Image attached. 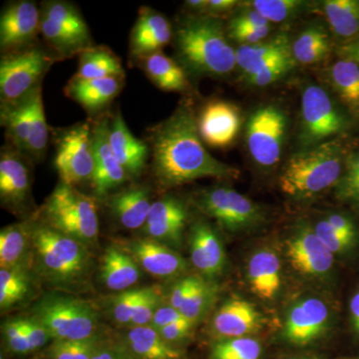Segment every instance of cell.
Returning <instances> with one entry per match:
<instances>
[{
  "mask_svg": "<svg viewBox=\"0 0 359 359\" xmlns=\"http://www.w3.org/2000/svg\"><path fill=\"white\" fill-rule=\"evenodd\" d=\"M226 36L218 18H188L177 28V51L184 65L196 74L226 76L237 67L236 50Z\"/></svg>",
  "mask_w": 359,
  "mask_h": 359,
  "instance_id": "cell-3",
  "label": "cell"
},
{
  "mask_svg": "<svg viewBox=\"0 0 359 359\" xmlns=\"http://www.w3.org/2000/svg\"><path fill=\"white\" fill-rule=\"evenodd\" d=\"M184 318H186L185 316L173 306H163V308L157 309L151 323H152V327L159 330L160 328L176 323V321L184 320Z\"/></svg>",
  "mask_w": 359,
  "mask_h": 359,
  "instance_id": "cell-52",
  "label": "cell"
},
{
  "mask_svg": "<svg viewBox=\"0 0 359 359\" xmlns=\"http://www.w3.org/2000/svg\"><path fill=\"white\" fill-rule=\"evenodd\" d=\"M1 359H4V358H1Z\"/></svg>",
  "mask_w": 359,
  "mask_h": 359,
  "instance_id": "cell-63",
  "label": "cell"
},
{
  "mask_svg": "<svg viewBox=\"0 0 359 359\" xmlns=\"http://www.w3.org/2000/svg\"><path fill=\"white\" fill-rule=\"evenodd\" d=\"M54 164L62 183L75 186L92 181L95 167L93 138L86 123L68 129L59 138Z\"/></svg>",
  "mask_w": 359,
  "mask_h": 359,
  "instance_id": "cell-11",
  "label": "cell"
},
{
  "mask_svg": "<svg viewBox=\"0 0 359 359\" xmlns=\"http://www.w3.org/2000/svg\"><path fill=\"white\" fill-rule=\"evenodd\" d=\"M193 323L192 321L184 318V320L176 321V323L160 328L158 332L161 337L167 341H176V340L184 339L188 335Z\"/></svg>",
  "mask_w": 359,
  "mask_h": 359,
  "instance_id": "cell-50",
  "label": "cell"
},
{
  "mask_svg": "<svg viewBox=\"0 0 359 359\" xmlns=\"http://www.w3.org/2000/svg\"><path fill=\"white\" fill-rule=\"evenodd\" d=\"M271 30V25L266 26V27L255 28V29L242 30L229 33L231 39L236 40L241 45H252L259 43L266 39L269 32Z\"/></svg>",
  "mask_w": 359,
  "mask_h": 359,
  "instance_id": "cell-49",
  "label": "cell"
},
{
  "mask_svg": "<svg viewBox=\"0 0 359 359\" xmlns=\"http://www.w3.org/2000/svg\"><path fill=\"white\" fill-rule=\"evenodd\" d=\"M292 53V43L285 33L259 43L241 45L236 49L237 68L243 79L261 69L271 61Z\"/></svg>",
  "mask_w": 359,
  "mask_h": 359,
  "instance_id": "cell-24",
  "label": "cell"
},
{
  "mask_svg": "<svg viewBox=\"0 0 359 359\" xmlns=\"http://www.w3.org/2000/svg\"><path fill=\"white\" fill-rule=\"evenodd\" d=\"M247 278L252 294L263 301H273L282 287L280 257L269 249L257 250L248 263Z\"/></svg>",
  "mask_w": 359,
  "mask_h": 359,
  "instance_id": "cell-20",
  "label": "cell"
},
{
  "mask_svg": "<svg viewBox=\"0 0 359 359\" xmlns=\"http://www.w3.org/2000/svg\"><path fill=\"white\" fill-rule=\"evenodd\" d=\"M295 65L297 62H295L292 53L287 54L282 57L275 59L269 65H264L261 69L245 77L243 80L245 84L250 85V86L259 87V88L261 87L262 88V87L275 83L285 75L289 74L290 71L294 69Z\"/></svg>",
  "mask_w": 359,
  "mask_h": 359,
  "instance_id": "cell-42",
  "label": "cell"
},
{
  "mask_svg": "<svg viewBox=\"0 0 359 359\" xmlns=\"http://www.w3.org/2000/svg\"><path fill=\"white\" fill-rule=\"evenodd\" d=\"M198 127L205 144L214 148L228 147L240 132V111L226 101H211L203 108Z\"/></svg>",
  "mask_w": 359,
  "mask_h": 359,
  "instance_id": "cell-14",
  "label": "cell"
},
{
  "mask_svg": "<svg viewBox=\"0 0 359 359\" xmlns=\"http://www.w3.org/2000/svg\"><path fill=\"white\" fill-rule=\"evenodd\" d=\"M191 259L202 275L214 278L223 271L226 257L221 240L207 224H196L191 235Z\"/></svg>",
  "mask_w": 359,
  "mask_h": 359,
  "instance_id": "cell-22",
  "label": "cell"
},
{
  "mask_svg": "<svg viewBox=\"0 0 359 359\" xmlns=\"http://www.w3.org/2000/svg\"><path fill=\"white\" fill-rule=\"evenodd\" d=\"M237 6L236 0H209L205 11L212 14L226 13Z\"/></svg>",
  "mask_w": 359,
  "mask_h": 359,
  "instance_id": "cell-57",
  "label": "cell"
},
{
  "mask_svg": "<svg viewBox=\"0 0 359 359\" xmlns=\"http://www.w3.org/2000/svg\"><path fill=\"white\" fill-rule=\"evenodd\" d=\"M263 327L262 313L254 304L241 297H233L224 302L212 321L216 334L226 339L249 337Z\"/></svg>",
  "mask_w": 359,
  "mask_h": 359,
  "instance_id": "cell-16",
  "label": "cell"
},
{
  "mask_svg": "<svg viewBox=\"0 0 359 359\" xmlns=\"http://www.w3.org/2000/svg\"><path fill=\"white\" fill-rule=\"evenodd\" d=\"M210 301H211V290L202 280L194 278L192 289L179 311L185 316L187 320L195 323L205 313Z\"/></svg>",
  "mask_w": 359,
  "mask_h": 359,
  "instance_id": "cell-43",
  "label": "cell"
},
{
  "mask_svg": "<svg viewBox=\"0 0 359 359\" xmlns=\"http://www.w3.org/2000/svg\"><path fill=\"white\" fill-rule=\"evenodd\" d=\"M323 11L341 44L359 39V0H327Z\"/></svg>",
  "mask_w": 359,
  "mask_h": 359,
  "instance_id": "cell-29",
  "label": "cell"
},
{
  "mask_svg": "<svg viewBox=\"0 0 359 359\" xmlns=\"http://www.w3.org/2000/svg\"><path fill=\"white\" fill-rule=\"evenodd\" d=\"M348 154L339 138L290 156L278 179L280 190L294 200L316 197L339 183Z\"/></svg>",
  "mask_w": 359,
  "mask_h": 359,
  "instance_id": "cell-2",
  "label": "cell"
},
{
  "mask_svg": "<svg viewBox=\"0 0 359 359\" xmlns=\"http://www.w3.org/2000/svg\"><path fill=\"white\" fill-rule=\"evenodd\" d=\"M101 276L108 289L126 290L138 282L140 273L131 257L110 247L104 254Z\"/></svg>",
  "mask_w": 359,
  "mask_h": 359,
  "instance_id": "cell-30",
  "label": "cell"
},
{
  "mask_svg": "<svg viewBox=\"0 0 359 359\" xmlns=\"http://www.w3.org/2000/svg\"><path fill=\"white\" fill-rule=\"evenodd\" d=\"M35 89L18 102L4 104L2 108V124L14 145L21 151H25L29 139Z\"/></svg>",
  "mask_w": 359,
  "mask_h": 359,
  "instance_id": "cell-34",
  "label": "cell"
},
{
  "mask_svg": "<svg viewBox=\"0 0 359 359\" xmlns=\"http://www.w3.org/2000/svg\"><path fill=\"white\" fill-rule=\"evenodd\" d=\"M306 359H318V358H306Z\"/></svg>",
  "mask_w": 359,
  "mask_h": 359,
  "instance_id": "cell-62",
  "label": "cell"
},
{
  "mask_svg": "<svg viewBox=\"0 0 359 359\" xmlns=\"http://www.w3.org/2000/svg\"><path fill=\"white\" fill-rule=\"evenodd\" d=\"M172 39V26L163 14L144 8L131 33L132 52L141 57L161 52Z\"/></svg>",
  "mask_w": 359,
  "mask_h": 359,
  "instance_id": "cell-19",
  "label": "cell"
},
{
  "mask_svg": "<svg viewBox=\"0 0 359 359\" xmlns=\"http://www.w3.org/2000/svg\"><path fill=\"white\" fill-rule=\"evenodd\" d=\"M261 354V344L250 337L224 340L212 349L214 359H259Z\"/></svg>",
  "mask_w": 359,
  "mask_h": 359,
  "instance_id": "cell-41",
  "label": "cell"
},
{
  "mask_svg": "<svg viewBox=\"0 0 359 359\" xmlns=\"http://www.w3.org/2000/svg\"><path fill=\"white\" fill-rule=\"evenodd\" d=\"M32 242L47 271L62 280L81 273L85 264L82 243L50 226H39L32 233Z\"/></svg>",
  "mask_w": 359,
  "mask_h": 359,
  "instance_id": "cell-10",
  "label": "cell"
},
{
  "mask_svg": "<svg viewBox=\"0 0 359 359\" xmlns=\"http://www.w3.org/2000/svg\"><path fill=\"white\" fill-rule=\"evenodd\" d=\"M41 15L57 23L85 45L92 47L88 26L72 4L63 1L49 2L45 6Z\"/></svg>",
  "mask_w": 359,
  "mask_h": 359,
  "instance_id": "cell-36",
  "label": "cell"
},
{
  "mask_svg": "<svg viewBox=\"0 0 359 359\" xmlns=\"http://www.w3.org/2000/svg\"><path fill=\"white\" fill-rule=\"evenodd\" d=\"M92 359H122L117 354L110 353V351H102V353H97L95 356Z\"/></svg>",
  "mask_w": 359,
  "mask_h": 359,
  "instance_id": "cell-60",
  "label": "cell"
},
{
  "mask_svg": "<svg viewBox=\"0 0 359 359\" xmlns=\"http://www.w3.org/2000/svg\"><path fill=\"white\" fill-rule=\"evenodd\" d=\"M335 52L340 59L353 61L359 65V39L339 45Z\"/></svg>",
  "mask_w": 359,
  "mask_h": 359,
  "instance_id": "cell-55",
  "label": "cell"
},
{
  "mask_svg": "<svg viewBox=\"0 0 359 359\" xmlns=\"http://www.w3.org/2000/svg\"><path fill=\"white\" fill-rule=\"evenodd\" d=\"M158 294L155 290L146 289L145 294L139 302L135 309L131 323L135 327H145L148 323H152L156 311H157Z\"/></svg>",
  "mask_w": 359,
  "mask_h": 359,
  "instance_id": "cell-45",
  "label": "cell"
},
{
  "mask_svg": "<svg viewBox=\"0 0 359 359\" xmlns=\"http://www.w3.org/2000/svg\"><path fill=\"white\" fill-rule=\"evenodd\" d=\"M271 25L262 14L250 7L247 11H241L231 18L228 26L229 33L242 32V30L255 29Z\"/></svg>",
  "mask_w": 359,
  "mask_h": 359,
  "instance_id": "cell-46",
  "label": "cell"
},
{
  "mask_svg": "<svg viewBox=\"0 0 359 359\" xmlns=\"http://www.w3.org/2000/svg\"><path fill=\"white\" fill-rule=\"evenodd\" d=\"M128 340L131 348L143 359H177L178 351L172 348L154 327H135L130 330Z\"/></svg>",
  "mask_w": 359,
  "mask_h": 359,
  "instance_id": "cell-35",
  "label": "cell"
},
{
  "mask_svg": "<svg viewBox=\"0 0 359 359\" xmlns=\"http://www.w3.org/2000/svg\"><path fill=\"white\" fill-rule=\"evenodd\" d=\"M354 124L355 120L327 90L316 84L304 88L297 131L299 151L339 138L351 131Z\"/></svg>",
  "mask_w": 359,
  "mask_h": 359,
  "instance_id": "cell-4",
  "label": "cell"
},
{
  "mask_svg": "<svg viewBox=\"0 0 359 359\" xmlns=\"http://www.w3.org/2000/svg\"><path fill=\"white\" fill-rule=\"evenodd\" d=\"M96 353V342L92 337L84 340H78L74 359H92Z\"/></svg>",
  "mask_w": 359,
  "mask_h": 359,
  "instance_id": "cell-56",
  "label": "cell"
},
{
  "mask_svg": "<svg viewBox=\"0 0 359 359\" xmlns=\"http://www.w3.org/2000/svg\"><path fill=\"white\" fill-rule=\"evenodd\" d=\"M328 82L335 98L354 120L359 119V65L339 59L328 70Z\"/></svg>",
  "mask_w": 359,
  "mask_h": 359,
  "instance_id": "cell-26",
  "label": "cell"
},
{
  "mask_svg": "<svg viewBox=\"0 0 359 359\" xmlns=\"http://www.w3.org/2000/svg\"><path fill=\"white\" fill-rule=\"evenodd\" d=\"M109 122L101 121L92 132L94 148L93 183L94 190L99 197H103L116 187L122 185L128 173L116 159L109 143Z\"/></svg>",
  "mask_w": 359,
  "mask_h": 359,
  "instance_id": "cell-15",
  "label": "cell"
},
{
  "mask_svg": "<svg viewBox=\"0 0 359 359\" xmlns=\"http://www.w3.org/2000/svg\"><path fill=\"white\" fill-rule=\"evenodd\" d=\"M41 13L32 1H18L4 9L0 18L2 49L20 47L29 42L40 30Z\"/></svg>",
  "mask_w": 359,
  "mask_h": 359,
  "instance_id": "cell-17",
  "label": "cell"
},
{
  "mask_svg": "<svg viewBox=\"0 0 359 359\" xmlns=\"http://www.w3.org/2000/svg\"><path fill=\"white\" fill-rule=\"evenodd\" d=\"M193 283L194 278H186L177 283L170 295V306L180 311L185 302L189 292L192 289Z\"/></svg>",
  "mask_w": 359,
  "mask_h": 359,
  "instance_id": "cell-53",
  "label": "cell"
},
{
  "mask_svg": "<svg viewBox=\"0 0 359 359\" xmlns=\"http://www.w3.org/2000/svg\"><path fill=\"white\" fill-rule=\"evenodd\" d=\"M55 57L39 48L11 54L0 62V94L4 104L18 102L41 84Z\"/></svg>",
  "mask_w": 359,
  "mask_h": 359,
  "instance_id": "cell-9",
  "label": "cell"
},
{
  "mask_svg": "<svg viewBox=\"0 0 359 359\" xmlns=\"http://www.w3.org/2000/svg\"><path fill=\"white\" fill-rule=\"evenodd\" d=\"M123 77H108L101 79L71 80L67 85V95L85 109L97 111L108 105L122 88Z\"/></svg>",
  "mask_w": 359,
  "mask_h": 359,
  "instance_id": "cell-25",
  "label": "cell"
},
{
  "mask_svg": "<svg viewBox=\"0 0 359 359\" xmlns=\"http://www.w3.org/2000/svg\"><path fill=\"white\" fill-rule=\"evenodd\" d=\"M35 320L56 340L90 339L96 328V316L86 302L65 297H45L36 308Z\"/></svg>",
  "mask_w": 359,
  "mask_h": 359,
  "instance_id": "cell-6",
  "label": "cell"
},
{
  "mask_svg": "<svg viewBox=\"0 0 359 359\" xmlns=\"http://www.w3.org/2000/svg\"><path fill=\"white\" fill-rule=\"evenodd\" d=\"M334 196L339 202L359 215V148L347 154L344 174L335 186Z\"/></svg>",
  "mask_w": 359,
  "mask_h": 359,
  "instance_id": "cell-37",
  "label": "cell"
},
{
  "mask_svg": "<svg viewBox=\"0 0 359 359\" xmlns=\"http://www.w3.org/2000/svg\"><path fill=\"white\" fill-rule=\"evenodd\" d=\"M287 257L295 271L304 276H323L334 268V255L311 226H301L290 236Z\"/></svg>",
  "mask_w": 359,
  "mask_h": 359,
  "instance_id": "cell-12",
  "label": "cell"
},
{
  "mask_svg": "<svg viewBox=\"0 0 359 359\" xmlns=\"http://www.w3.org/2000/svg\"><path fill=\"white\" fill-rule=\"evenodd\" d=\"M125 72L120 59L105 47H90L80 55L79 67L74 79H101L123 77Z\"/></svg>",
  "mask_w": 359,
  "mask_h": 359,
  "instance_id": "cell-31",
  "label": "cell"
},
{
  "mask_svg": "<svg viewBox=\"0 0 359 359\" xmlns=\"http://www.w3.org/2000/svg\"><path fill=\"white\" fill-rule=\"evenodd\" d=\"M110 205L123 226L128 230H137L145 226L153 203L147 190L133 188L117 194Z\"/></svg>",
  "mask_w": 359,
  "mask_h": 359,
  "instance_id": "cell-28",
  "label": "cell"
},
{
  "mask_svg": "<svg viewBox=\"0 0 359 359\" xmlns=\"http://www.w3.org/2000/svg\"><path fill=\"white\" fill-rule=\"evenodd\" d=\"M144 69L148 76L165 91L184 92L189 89L185 71L162 52H156L144 57Z\"/></svg>",
  "mask_w": 359,
  "mask_h": 359,
  "instance_id": "cell-33",
  "label": "cell"
},
{
  "mask_svg": "<svg viewBox=\"0 0 359 359\" xmlns=\"http://www.w3.org/2000/svg\"><path fill=\"white\" fill-rule=\"evenodd\" d=\"M146 289L125 290L115 297L112 311L115 320L120 323H131L135 309L141 301Z\"/></svg>",
  "mask_w": 359,
  "mask_h": 359,
  "instance_id": "cell-44",
  "label": "cell"
},
{
  "mask_svg": "<svg viewBox=\"0 0 359 359\" xmlns=\"http://www.w3.org/2000/svg\"><path fill=\"white\" fill-rule=\"evenodd\" d=\"M0 287L11 290L21 299L25 297L28 290L25 276L15 269H0Z\"/></svg>",
  "mask_w": 359,
  "mask_h": 359,
  "instance_id": "cell-47",
  "label": "cell"
},
{
  "mask_svg": "<svg viewBox=\"0 0 359 359\" xmlns=\"http://www.w3.org/2000/svg\"><path fill=\"white\" fill-rule=\"evenodd\" d=\"M287 116L273 104L259 106L250 113L245 141L252 159L259 166H276L282 158L287 132Z\"/></svg>",
  "mask_w": 359,
  "mask_h": 359,
  "instance_id": "cell-7",
  "label": "cell"
},
{
  "mask_svg": "<svg viewBox=\"0 0 359 359\" xmlns=\"http://www.w3.org/2000/svg\"><path fill=\"white\" fill-rule=\"evenodd\" d=\"M348 359H359V356H356V358H348Z\"/></svg>",
  "mask_w": 359,
  "mask_h": 359,
  "instance_id": "cell-61",
  "label": "cell"
},
{
  "mask_svg": "<svg viewBox=\"0 0 359 359\" xmlns=\"http://www.w3.org/2000/svg\"><path fill=\"white\" fill-rule=\"evenodd\" d=\"M7 344L11 347V351L18 353H29L30 347L28 344L27 337H26L25 330H23V320H22V330L20 334L16 337H11V339H6Z\"/></svg>",
  "mask_w": 359,
  "mask_h": 359,
  "instance_id": "cell-58",
  "label": "cell"
},
{
  "mask_svg": "<svg viewBox=\"0 0 359 359\" xmlns=\"http://www.w3.org/2000/svg\"><path fill=\"white\" fill-rule=\"evenodd\" d=\"M29 171L20 156L4 151L0 158V196L6 203L20 204L29 191Z\"/></svg>",
  "mask_w": 359,
  "mask_h": 359,
  "instance_id": "cell-27",
  "label": "cell"
},
{
  "mask_svg": "<svg viewBox=\"0 0 359 359\" xmlns=\"http://www.w3.org/2000/svg\"><path fill=\"white\" fill-rule=\"evenodd\" d=\"M23 330H25L26 337H27L30 351H34V349L43 346L50 337L46 328L34 318L23 320Z\"/></svg>",
  "mask_w": 359,
  "mask_h": 359,
  "instance_id": "cell-48",
  "label": "cell"
},
{
  "mask_svg": "<svg viewBox=\"0 0 359 359\" xmlns=\"http://www.w3.org/2000/svg\"><path fill=\"white\" fill-rule=\"evenodd\" d=\"M248 6L262 14L269 23H280L299 16L308 4L299 0H254Z\"/></svg>",
  "mask_w": 359,
  "mask_h": 359,
  "instance_id": "cell-39",
  "label": "cell"
},
{
  "mask_svg": "<svg viewBox=\"0 0 359 359\" xmlns=\"http://www.w3.org/2000/svg\"><path fill=\"white\" fill-rule=\"evenodd\" d=\"M330 309L318 297L295 302L287 313L283 337L290 344L306 346L325 334L330 323Z\"/></svg>",
  "mask_w": 359,
  "mask_h": 359,
  "instance_id": "cell-13",
  "label": "cell"
},
{
  "mask_svg": "<svg viewBox=\"0 0 359 359\" xmlns=\"http://www.w3.org/2000/svg\"><path fill=\"white\" fill-rule=\"evenodd\" d=\"M47 143H48V125L45 117L41 85H39L34 91L29 139H28L25 152L33 157H40L46 150Z\"/></svg>",
  "mask_w": 359,
  "mask_h": 359,
  "instance_id": "cell-38",
  "label": "cell"
},
{
  "mask_svg": "<svg viewBox=\"0 0 359 359\" xmlns=\"http://www.w3.org/2000/svg\"><path fill=\"white\" fill-rule=\"evenodd\" d=\"M49 226L83 243L92 242L98 235L95 201L74 186L58 184L44 205Z\"/></svg>",
  "mask_w": 359,
  "mask_h": 359,
  "instance_id": "cell-5",
  "label": "cell"
},
{
  "mask_svg": "<svg viewBox=\"0 0 359 359\" xmlns=\"http://www.w3.org/2000/svg\"><path fill=\"white\" fill-rule=\"evenodd\" d=\"M197 204L208 216L231 233L252 230L266 221L261 205L229 187L218 186L203 191Z\"/></svg>",
  "mask_w": 359,
  "mask_h": 359,
  "instance_id": "cell-8",
  "label": "cell"
},
{
  "mask_svg": "<svg viewBox=\"0 0 359 359\" xmlns=\"http://www.w3.org/2000/svg\"><path fill=\"white\" fill-rule=\"evenodd\" d=\"M131 252L142 268L158 278H168L183 273L186 263L177 252L155 240L132 243Z\"/></svg>",
  "mask_w": 359,
  "mask_h": 359,
  "instance_id": "cell-23",
  "label": "cell"
},
{
  "mask_svg": "<svg viewBox=\"0 0 359 359\" xmlns=\"http://www.w3.org/2000/svg\"><path fill=\"white\" fill-rule=\"evenodd\" d=\"M153 169L161 185L175 187L201 178L237 179V168L212 157L203 144L198 121L189 106H180L156 127L152 138Z\"/></svg>",
  "mask_w": 359,
  "mask_h": 359,
  "instance_id": "cell-1",
  "label": "cell"
},
{
  "mask_svg": "<svg viewBox=\"0 0 359 359\" xmlns=\"http://www.w3.org/2000/svg\"><path fill=\"white\" fill-rule=\"evenodd\" d=\"M330 50V34L320 25L308 26L292 43V53L295 62L304 65L321 62L327 57Z\"/></svg>",
  "mask_w": 359,
  "mask_h": 359,
  "instance_id": "cell-32",
  "label": "cell"
},
{
  "mask_svg": "<svg viewBox=\"0 0 359 359\" xmlns=\"http://www.w3.org/2000/svg\"><path fill=\"white\" fill-rule=\"evenodd\" d=\"M26 233L20 226H11L0 233L1 269H14L25 254Z\"/></svg>",
  "mask_w": 359,
  "mask_h": 359,
  "instance_id": "cell-40",
  "label": "cell"
},
{
  "mask_svg": "<svg viewBox=\"0 0 359 359\" xmlns=\"http://www.w3.org/2000/svg\"><path fill=\"white\" fill-rule=\"evenodd\" d=\"M187 217L185 205L181 201L174 197L163 198L153 203L144 229L152 240L180 244Z\"/></svg>",
  "mask_w": 359,
  "mask_h": 359,
  "instance_id": "cell-18",
  "label": "cell"
},
{
  "mask_svg": "<svg viewBox=\"0 0 359 359\" xmlns=\"http://www.w3.org/2000/svg\"><path fill=\"white\" fill-rule=\"evenodd\" d=\"M208 1L209 0H189L186 1V6L193 11H207Z\"/></svg>",
  "mask_w": 359,
  "mask_h": 359,
  "instance_id": "cell-59",
  "label": "cell"
},
{
  "mask_svg": "<svg viewBox=\"0 0 359 359\" xmlns=\"http://www.w3.org/2000/svg\"><path fill=\"white\" fill-rule=\"evenodd\" d=\"M347 316L351 334L356 341L359 342V283L351 292L347 304Z\"/></svg>",
  "mask_w": 359,
  "mask_h": 359,
  "instance_id": "cell-51",
  "label": "cell"
},
{
  "mask_svg": "<svg viewBox=\"0 0 359 359\" xmlns=\"http://www.w3.org/2000/svg\"><path fill=\"white\" fill-rule=\"evenodd\" d=\"M109 143L116 159L128 175H139L148 159L149 148L130 132L121 114L117 113L109 123Z\"/></svg>",
  "mask_w": 359,
  "mask_h": 359,
  "instance_id": "cell-21",
  "label": "cell"
},
{
  "mask_svg": "<svg viewBox=\"0 0 359 359\" xmlns=\"http://www.w3.org/2000/svg\"><path fill=\"white\" fill-rule=\"evenodd\" d=\"M78 340H56L52 347L53 359H74L76 354Z\"/></svg>",
  "mask_w": 359,
  "mask_h": 359,
  "instance_id": "cell-54",
  "label": "cell"
}]
</instances>
